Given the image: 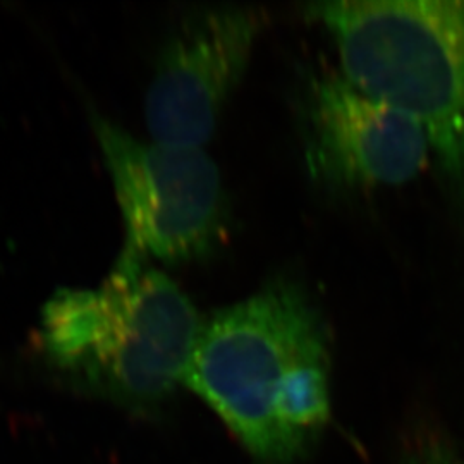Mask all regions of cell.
<instances>
[{
  "mask_svg": "<svg viewBox=\"0 0 464 464\" xmlns=\"http://www.w3.org/2000/svg\"><path fill=\"white\" fill-rule=\"evenodd\" d=\"M183 385L255 463L298 464L331 423L325 322L296 284L274 282L203 318Z\"/></svg>",
  "mask_w": 464,
  "mask_h": 464,
  "instance_id": "cell-1",
  "label": "cell"
},
{
  "mask_svg": "<svg viewBox=\"0 0 464 464\" xmlns=\"http://www.w3.org/2000/svg\"><path fill=\"white\" fill-rule=\"evenodd\" d=\"M201 322L176 282L122 251L97 287L53 293L40 316L38 348L69 385L150 415L183 385Z\"/></svg>",
  "mask_w": 464,
  "mask_h": 464,
  "instance_id": "cell-2",
  "label": "cell"
},
{
  "mask_svg": "<svg viewBox=\"0 0 464 464\" xmlns=\"http://www.w3.org/2000/svg\"><path fill=\"white\" fill-rule=\"evenodd\" d=\"M306 14L331 34L349 83L423 131L464 210V0H339Z\"/></svg>",
  "mask_w": 464,
  "mask_h": 464,
  "instance_id": "cell-3",
  "label": "cell"
},
{
  "mask_svg": "<svg viewBox=\"0 0 464 464\" xmlns=\"http://www.w3.org/2000/svg\"><path fill=\"white\" fill-rule=\"evenodd\" d=\"M93 130L122 214L124 253L184 264L216 248L224 188L205 150L141 141L102 116H93Z\"/></svg>",
  "mask_w": 464,
  "mask_h": 464,
  "instance_id": "cell-4",
  "label": "cell"
},
{
  "mask_svg": "<svg viewBox=\"0 0 464 464\" xmlns=\"http://www.w3.org/2000/svg\"><path fill=\"white\" fill-rule=\"evenodd\" d=\"M262 30L264 14L248 7H208L184 17L167 38L147 92L150 140L203 149L248 69Z\"/></svg>",
  "mask_w": 464,
  "mask_h": 464,
  "instance_id": "cell-5",
  "label": "cell"
},
{
  "mask_svg": "<svg viewBox=\"0 0 464 464\" xmlns=\"http://www.w3.org/2000/svg\"><path fill=\"white\" fill-rule=\"evenodd\" d=\"M303 111L306 166L332 191L398 188L431 160L429 140L410 117L366 95L341 72L315 78Z\"/></svg>",
  "mask_w": 464,
  "mask_h": 464,
  "instance_id": "cell-6",
  "label": "cell"
},
{
  "mask_svg": "<svg viewBox=\"0 0 464 464\" xmlns=\"http://www.w3.org/2000/svg\"><path fill=\"white\" fill-rule=\"evenodd\" d=\"M396 464H464V450L440 435H423L404 449Z\"/></svg>",
  "mask_w": 464,
  "mask_h": 464,
  "instance_id": "cell-7",
  "label": "cell"
}]
</instances>
